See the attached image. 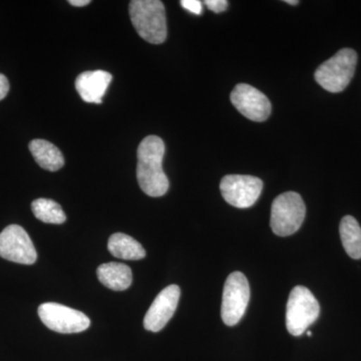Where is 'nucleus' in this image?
I'll return each mask as SVG.
<instances>
[{"label": "nucleus", "mask_w": 361, "mask_h": 361, "mask_svg": "<svg viewBox=\"0 0 361 361\" xmlns=\"http://www.w3.org/2000/svg\"><path fill=\"white\" fill-rule=\"evenodd\" d=\"M165 149L163 140L157 135L145 137L137 148V182L149 197H161L168 192L169 180L161 166Z\"/></svg>", "instance_id": "f257e3e1"}, {"label": "nucleus", "mask_w": 361, "mask_h": 361, "mask_svg": "<svg viewBox=\"0 0 361 361\" xmlns=\"http://www.w3.org/2000/svg\"><path fill=\"white\" fill-rule=\"evenodd\" d=\"M130 20L140 37L149 44H163L167 39V18L160 0H133L129 6Z\"/></svg>", "instance_id": "f03ea898"}, {"label": "nucleus", "mask_w": 361, "mask_h": 361, "mask_svg": "<svg viewBox=\"0 0 361 361\" xmlns=\"http://www.w3.org/2000/svg\"><path fill=\"white\" fill-rule=\"evenodd\" d=\"M356 63L357 54L353 49H341L316 70L315 80L327 92H341L353 80Z\"/></svg>", "instance_id": "7ed1b4c3"}, {"label": "nucleus", "mask_w": 361, "mask_h": 361, "mask_svg": "<svg viewBox=\"0 0 361 361\" xmlns=\"http://www.w3.org/2000/svg\"><path fill=\"white\" fill-rule=\"evenodd\" d=\"M305 213V204L300 195L295 192L279 195L271 207V229L278 236H290L300 229Z\"/></svg>", "instance_id": "20e7f679"}, {"label": "nucleus", "mask_w": 361, "mask_h": 361, "mask_svg": "<svg viewBox=\"0 0 361 361\" xmlns=\"http://www.w3.org/2000/svg\"><path fill=\"white\" fill-rule=\"evenodd\" d=\"M319 313V303L310 289L304 286L294 287L287 302V330L293 336H302L317 320Z\"/></svg>", "instance_id": "39448f33"}, {"label": "nucleus", "mask_w": 361, "mask_h": 361, "mask_svg": "<svg viewBox=\"0 0 361 361\" xmlns=\"http://www.w3.org/2000/svg\"><path fill=\"white\" fill-rule=\"evenodd\" d=\"M250 300V286L245 275L233 272L228 276L223 291L221 316L228 326H234L245 314Z\"/></svg>", "instance_id": "423d86ee"}, {"label": "nucleus", "mask_w": 361, "mask_h": 361, "mask_svg": "<svg viewBox=\"0 0 361 361\" xmlns=\"http://www.w3.org/2000/svg\"><path fill=\"white\" fill-rule=\"evenodd\" d=\"M39 315L47 329L59 334H80L89 329L90 318L63 304L47 302L39 307Z\"/></svg>", "instance_id": "0eeeda50"}, {"label": "nucleus", "mask_w": 361, "mask_h": 361, "mask_svg": "<svg viewBox=\"0 0 361 361\" xmlns=\"http://www.w3.org/2000/svg\"><path fill=\"white\" fill-rule=\"evenodd\" d=\"M263 182L248 175H227L220 183L221 194L230 205L246 209L253 206L262 193Z\"/></svg>", "instance_id": "6e6552de"}, {"label": "nucleus", "mask_w": 361, "mask_h": 361, "mask_svg": "<svg viewBox=\"0 0 361 361\" xmlns=\"http://www.w3.org/2000/svg\"><path fill=\"white\" fill-rule=\"evenodd\" d=\"M0 257L25 265L37 261V250L23 227L9 225L0 233Z\"/></svg>", "instance_id": "1a4fd4ad"}, {"label": "nucleus", "mask_w": 361, "mask_h": 361, "mask_svg": "<svg viewBox=\"0 0 361 361\" xmlns=\"http://www.w3.org/2000/svg\"><path fill=\"white\" fill-rule=\"evenodd\" d=\"M231 103L239 113L254 122H264L272 110L269 99L250 85H237L231 92Z\"/></svg>", "instance_id": "9d476101"}, {"label": "nucleus", "mask_w": 361, "mask_h": 361, "mask_svg": "<svg viewBox=\"0 0 361 361\" xmlns=\"http://www.w3.org/2000/svg\"><path fill=\"white\" fill-rule=\"evenodd\" d=\"M180 295L178 285H170L158 294L144 318L145 329L161 331L175 314Z\"/></svg>", "instance_id": "9b49d317"}, {"label": "nucleus", "mask_w": 361, "mask_h": 361, "mask_svg": "<svg viewBox=\"0 0 361 361\" xmlns=\"http://www.w3.org/2000/svg\"><path fill=\"white\" fill-rule=\"evenodd\" d=\"M111 80L113 75L108 71H85L77 78L75 89L85 103L102 104Z\"/></svg>", "instance_id": "f8f14e48"}, {"label": "nucleus", "mask_w": 361, "mask_h": 361, "mask_svg": "<svg viewBox=\"0 0 361 361\" xmlns=\"http://www.w3.org/2000/svg\"><path fill=\"white\" fill-rule=\"evenodd\" d=\"M97 274L104 286L115 291L126 290L133 281L132 270L123 263H104L97 268Z\"/></svg>", "instance_id": "ddd939ff"}, {"label": "nucleus", "mask_w": 361, "mask_h": 361, "mask_svg": "<svg viewBox=\"0 0 361 361\" xmlns=\"http://www.w3.org/2000/svg\"><path fill=\"white\" fill-rule=\"evenodd\" d=\"M30 151L35 161L44 170L56 172L65 165V158L58 147L45 140H33Z\"/></svg>", "instance_id": "4468645a"}, {"label": "nucleus", "mask_w": 361, "mask_h": 361, "mask_svg": "<svg viewBox=\"0 0 361 361\" xmlns=\"http://www.w3.org/2000/svg\"><path fill=\"white\" fill-rule=\"evenodd\" d=\"M109 251L111 255L123 260H141L146 257L144 247L129 235L116 233L109 239Z\"/></svg>", "instance_id": "2eb2a0df"}, {"label": "nucleus", "mask_w": 361, "mask_h": 361, "mask_svg": "<svg viewBox=\"0 0 361 361\" xmlns=\"http://www.w3.org/2000/svg\"><path fill=\"white\" fill-rule=\"evenodd\" d=\"M339 233L342 245L346 253L353 259L361 258V227L353 216L342 218Z\"/></svg>", "instance_id": "dca6fc26"}, {"label": "nucleus", "mask_w": 361, "mask_h": 361, "mask_svg": "<svg viewBox=\"0 0 361 361\" xmlns=\"http://www.w3.org/2000/svg\"><path fill=\"white\" fill-rule=\"evenodd\" d=\"M32 210L37 219L47 224H63L66 220L63 208L51 199H37L32 202Z\"/></svg>", "instance_id": "f3484780"}, {"label": "nucleus", "mask_w": 361, "mask_h": 361, "mask_svg": "<svg viewBox=\"0 0 361 361\" xmlns=\"http://www.w3.org/2000/svg\"><path fill=\"white\" fill-rule=\"evenodd\" d=\"M180 6L183 8L186 9L191 13L197 14V16H200L202 11H203V6L199 0H182Z\"/></svg>", "instance_id": "a211bd4d"}, {"label": "nucleus", "mask_w": 361, "mask_h": 361, "mask_svg": "<svg viewBox=\"0 0 361 361\" xmlns=\"http://www.w3.org/2000/svg\"><path fill=\"white\" fill-rule=\"evenodd\" d=\"M205 4L213 13H220L228 8L229 2L227 0H206Z\"/></svg>", "instance_id": "6ab92c4d"}, {"label": "nucleus", "mask_w": 361, "mask_h": 361, "mask_svg": "<svg viewBox=\"0 0 361 361\" xmlns=\"http://www.w3.org/2000/svg\"><path fill=\"white\" fill-rule=\"evenodd\" d=\"M9 92V82L6 75L0 73V101L7 96Z\"/></svg>", "instance_id": "aec40b11"}, {"label": "nucleus", "mask_w": 361, "mask_h": 361, "mask_svg": "<svg viewBox=\"0 0 361 361\" xmlns=\"http://www.w3.org/2000/svg\"><path fill=\"white\" fill-rule=\"evenodd\" d=\"M68 2L71 6L77 7L87 6L90 4V0H70Z\"/></svg>", "instance_id": "412c9836"}, {"label": "nucleus", "mask_w": 361, "mask_h": 361, "mask_svg": "<svg viewBox=\"0 0 361 361\" xmlns=\"http://www.w3.org/2000/svg\"><path fill=\"white\" fill-rule=\"evenodd\" d=\"M286 4H291V6H297L299 4L298 0H286Z\"/></svg>", "instance_id": "4be33fe9"}, {"label": "nucleus", "mask_w": 361, "mask_h": 361, "mask_svg": "<svg viewBox=\"0 0 361 361\" xmlns=\"http://www.w3.org/2000/svg\"><path fill=\"white\" fill-rule=\"evenodd\" d=\"M307 336L311 337V336H312V334H311V332L310 331H307Z\"/></svg>", "instance_id": "5701e85b"}]
</instances>
